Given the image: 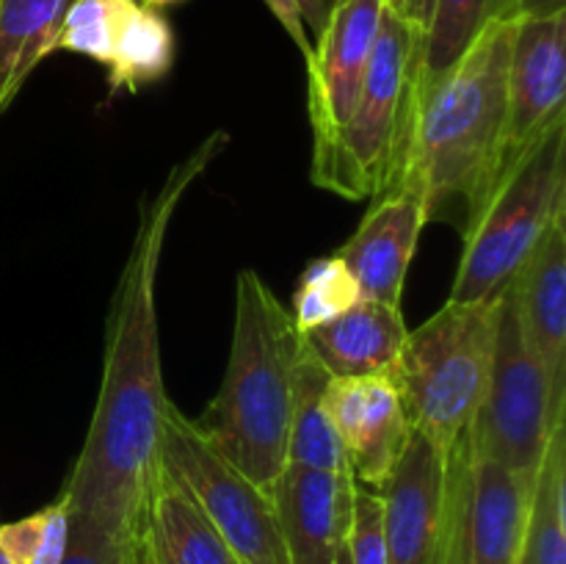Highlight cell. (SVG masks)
Here are the masks:
<instances>
[{"instance_id":"obj_10","label":"cell","mask_w":566,"mask_h":564,"mask_svg":"<svg viewBox=\"0 0 566 564\" xmlns=\"http://www.w3.org/2000/svg\"><path fill=\"white\" fill-rule=\"evenodd\" d=\"M385 0H332L307 61V108L315 149L335 142L352 116L379 33Z\"/></svg>"},{"instance_id":"obj_1","label":"cell","mask_w":566,"mask_h":564,"mask_svg":"<svg viewBox=\"0 0 566 564\" xmlns=\"http://www.w3.org/2000/svg\"><path fill=\"white\" fill-rule=\"evenodd\" d=\"M230 136L216 130L138 202L136 232L119 282L105 313V354L97 404L81 453L61 498L70 512V534L142 545V518L158 473L160 420L166 404L158 337L160 254L171 216L188 188L213 164Z\"/></svg>"},{"instance_id":"obj_35","label":"cell","mask_w":566,"mask_h":564,"mask_svg":"<svg viewBox=\"0 0 566 564\" xmlns=\"http://www.w3.org/2000/svg\"><path fill=\"white\" fill-rule=\"evenodd\" d=\"M0 564H11V562H9V558H6V556H3V551H0Z\"/></svg>"},{"instance_id":"obj_14","label":"cell","mask_w":566,"mask_h":564,"mask_svg":"<svg viewBox=\"0 0 566 564\" xmlns=\"http://www.w3.org/2000/svg\"><path fill=\"white\" fill-rule=\"evenodd\" d=\"M426 224L423 197L415 188L401 186L370 199L368 213L335 252L357 280L363 299L401 307L403 282Z\"/></svg>"},{"instance_id":"obj_31","label":"cell","mask_w":566,"mask_h":564,"mask_svg":"<svg viewBox=\"0 0 566 564\" xmlns=\"http://www.w3.org/2000/svg\"><path fill=\"white\" fill-rule=\"evenodd\" d=\"M329 0H298V9H302V20L307 33L318 36L321 28H324L326 14H329Z\"/></svg>"},{"instance_id":"obj_8","label":"cell","mask_w":566,"mask_h":564,"mask_svg":"<svg viewBox=\"0 0 566 564\" xmlns=\"http://www.w3.org/2000/svg\"><path fill=\"white\" fill-rule=\"evenodd\" d=\"M158 459L199 503L238 564H287L271 495L232 468L175 401L160 420Z\"/></svg>"},{"instance_id":"obj_3","label":"cell","mask_w":566,"mask_h":564,"mask_svg":"<svg viewBox=\"0 0 566 564\" xmlns=\"http://www.w3.org/2000/svg\"><path fill=\"white\" fill-rule=\"evenodd\" d=\"M302 348V332L269 282L254 269L238 271L224 379L202 418L193 424L210 446L265 495L274 492L287 468Z\"/></svg>"},{"instance_id":"obj_28","label":"cell","mask_w":566,"mask_h":564,"mask_svg":"<svg viewBox=\"0 0 566 564\" xmlns=\"http://www.w3.org/2000/svg\"><path fill=\"white\" fill-rule=\"evenodd\" d=\"M61 564H144V556L142 545L136 542H108L97 536L70 534Z\"/></svg>"},{"instance_id":"obj_18","label":"cell","mask_w":566,"mask_h":564,"mask_svg":"<svg viewBox=\"0 0 566 564\" xmlns=\"http://www.w3.org/2000/svg\"><path fill=\"white\" fill-rule=\"evenodd\" d=\"M144 564H238L199 503L160 464L142 518Z\"/></svg>"},{"instance_id":"obj_22","label":"cell","mask_w":566,"mask_h":564,"mask_svg":"<svg viewBox=\"0 0 566 564\" xmlns=\"http://www.w3.org/2000/svg\"><path fill=\"white\" fill-rule=\"evenodd\" d=\"M175 64V31L160 9L133 3L108 61L111 94H138L164 81Z\"/></svg>"},{"instance_id":"obj_23","label":"cell","mask_w":566,"mask_h":564,"mask_svg":"<svg viewBox=\"0 0 566 564\" xmlns=\"http://www.w3.org/2000/svg\"><path fill=\"white\" fill-rule=\"evenodd\" d=\"M495 20H520L517 0H434L423 33L418 81H431L457 64L473 39Z\"/></svg>"},{"instance_id":"obj_5","label":"cell","mask_w":566,"mask_h":564,"mask_svg":"<svg viewBox=\"0 0 566 564\" xmlns=\"http://www.w3.org/2000/svg\"><path fill=\"white\" fill-rule=\"evenodd\" d=\"M501 296L451 302L403 341L392 379L409 424L434 446L453 448L470 429L490 382Z\"/></svg>"},{"instance_id":"obj_7","label":"cell","mask_w":566,"mask_h":564,"mask_svg":"<svg viewBox=\"0 0 566 564\" xmlns=\"http://www.w3.org/2000/svg\"><path fill=\"white\" fill-rule=\"evenodd\" d=\"M564 420L566 398L553 393L545 368L525 346L514 291L509 285L501 293L490 382L468 429L470 446L481 457L495 459L534 481L553 429Z\"/></svg>"},{"instance_id":"obj_2","label":"cell","mask_w":566,"mask_h":564,"mask_svg":"<svg viewBox=\"0 0 566 564\" xmlns=\"http://www.w3.org/2000/svg\"><path fill=\"white\" fill-rule=\"evenodd\" d=\"M517 20H495L431 81H418L401 186L423 197L426 221L468 232L503 177L506 81Z\"/></svg>"},{"instance_id":"obj_26","label":"cell","mask_w":566,"mask_h":564,"mask_svg":"<svg viewBox=\"0 0 566 564\" xmlns=\"http://www.w3.org/2000/svg\"><path fill=\"white\" fill-rule=\"evenodd\" d=\"M70 545V512L64 498L28 518L0 525V551L11 564H61Z\"/></svg>"},{"instance_id":"obj_21","label":"cell","mask_w":566,"mask_h":564,"mask_svg":"<svg viewBox=\"0 0 566 564\" xmlns=\"http://www.w3.org/2000/svg\"><path fill=\"white\" fill-rule=\"evenodd\" d=\"M304 346V343H302ZM329 374L318 359L302 348L296 374V398H293L291 437H287V464H302L313 470L352 473L346 451L340 446L335 424L324 407V390Z\"/></svg>"},{"instance_id":"obj_17","label":"cell","mask_w":566,"mask_h":564,"mask_svg":"<svg viewBox=\"0 0 566 564\" xmlns=\"http://www.w3.org/2000/svg\"><path fill=\"white\" fill-rule=\"evenodd\" d=\"M409 330L401 307L359 299L337 318L304 332L302 343L332 379L392 376Z\"/></svg>"},{"instance_id":"obj_32","label":"cell","mask_w":566,"mask_h":564,"mask_svg":"<svg viewBox=\"0 0 566 564\" xmlns=\"http://www.w3.org/2000/svg\"><path fill=\"white\" fill-rule=\"evenodd\" d=\"M385 3L387 9L398 11V14H403L409 20V3H412V0H385Z\"/></svg>"},{"instance_id":"obj_6","label":"cell","mask_w":566,"mask_h":564,"mask_svg":"<svg viewBox=\"0 0 566 564\" xmlns=\"http://www.w3.org/2000/svg\"><path fill=\"white\" fill-rule=\"evenodd\" d=\"M566 210V116L553 122L497 180L484 208L464 232V252L451 302H492L501 296L551 221Z\"/></svg>"},{"instance_id":"obj_30","label":"cell","mask_w":566,"mask_h":564,"mask_svg":"<svg viewBox=\"0 0 566 564\" xmlns=\"http://www.w3.org/2000/svg\"><path fill=\"white\" fill-rule=\"evenodd\" d=\"M566 14V0H517L520 20H539V17Z\"/></svg>"},{"instance_id":"obj_15","label":"cell","mask_w":566,"mask_h":564,"mask_svg":"<svg viewBox=\"0 0 566 564\" xmlns=\"http://www.w3.org/2000/svg\"><path fill=\"white\" fill-rule=\"evenodd\" d=\"M352 473L287 464L276 481V523L285 542L287 564H335L346 545L354 501Z\"/></svg>"},{"instance_id":"obj_4","label":"cell","mask_w":566,"mask_h":564,"mask_svg":"<svg viewBox=\"0 0 566 564\" xmlns=\"http://www.w3.org/2000/svg\"><path fill=\"white\" fill-rule=\"evenodd\" d=\"M423 31L385 9L352 116L335 142L313 149V182L352 202L401 188L412 133Z\"/></svg>"},{"instance_id":"obj_27","label":"cell","mask_w":566,"mask_h":564,"mask_svg":"<svg viewBox=\"0 0 566 564\" xmlns=\"http://www.w3.org/2000/svg\"><path fill=\"white\" fill-rule=\"evenodd\" d=\"M346 547L352 564H387L385 501L376 490L359 484L354 487Z\"/></svg>"},{"instance_id":"obj_29","label":"cell","mask_w":566,"mask_h":564,"mask_svg":"<svg viewBox=\"0 0 566 564\" xmlns=\"http://www.w3.org/2000/svg\"><path fill=\"white\" fill-rule=\"evenodd\" d=\"M263 3L269 6L271 14L280 20V25L285 28V33L293 39V44H296L298 53H302L304 64H307V61L313 59V39H310L307 28H304L298 0H263Z\"/></svg>"},{"instance_id":"obj_16","label":"cell","mask_w":566,"mask_h":564,"mask_svg":"<svg viewBox=\"0 0 566 564\" xmlns=\"http://www.w3.org/2000/svg\"><path fill=\"white\" fill-rule=\"evenodd\" d=\"M512 291L525 346L545 368L553 393L566 398V210L551 221Z\"/></svg>"},{"instance_id":"obj_9","label":"cell","mask_w":566,"mask_h":564,"mask_svg":"<svg viewBox=\"0 0 566 564\" xmlns=\"http://www.w3.org/2000/svg\"><path fill=\"white\" fill-rule=\"evenodd\" d=\"M534 481L473 451L464 431L448 451L440 564H517Z\"/></svg>"},{"instance_id":"obj_25","label":"cell","mask_w":566,"mask_h":564,"mask_svg":"<svg viewBox=\"0 0 566 564\" xmlns=\"http://www.w3.org/2000/svg\"><path fill=\"white\" fill-rule=\"evenodd\" d=\"M133 3L136 0H72L55 33L53 53L66 50L108 66L119 28Z\"/></svg>"},{"instance_id":"obj_11","label":"cell","mask_w":566,"mask_h":564,"mask_svg":"<svg viewBox=\"0 0 566 564\" xmlns=\"http://www.w3.org/2000/svg\"><path fill=\"white\" fill-rule=\"evenodd\" d=\"M324 407L359 487L379 492L412 435L401 390L392 376H354L326 382Z\"/></svg>"},{"instance_id":"obj_33","label":"cell","mask_w":566,"mask_h":564,"mask_svg":"<svg viewBox=\"0 0 566 564\" xmlns=\"http://www.w3.org/2000/svg\"><path fill=\"white\" fill-rule=\"evenodd\" d=\"M138 3L149 6V9H164V6H175V3H182V0H138Z\"/></svg>"},{"instance_id":"obj_24","label":"cell","mask_w":566,"mask_h":564,"mask_svg":"<svg viewBox=\"0 0 566 564\" xmlns=\"http://www.w3.org/2000/svg\"><path fill=\"white\" fill-rule=\"evenodd\" d=\"M359 299L363 293H359L357 280L337 254L315 258L298 276L291 310L293 324L304 335V332L352 310Z\"/></svg>"},{"instance_id":"obj_13","label":"cell","mask_w":566,"mask_h":564,"mask_svg":"<svg viewBox=\"0 0 566 564\" xmlns=\"http://www.w3.org/2000/svg\"><path fill=\"white\" fill-rule=\"evenodd\" d=\"M448 451L412 429L396 470L379 490L385 501L387 564L442 562Z\"/></svg>"},{"instance_id":"obj_34","label":"cell","mask_w":566,"mask_h":564,"mask_svg":"<svg viewBox=\"0 0 566 564\" xmlns=\"http://www.w3.org/2000/svg\"><path fill=\"white\" fill-rule=\"evenodd\" d=\"M335 564H352V558H348V547L343 545L340 553H337V562Z\"/></svg>"},{"instance_id":"obj_12","label":"cell","mask_w":566,"mask_h":564,"mask_svg":"<svg viewBox=\"0 0 566 564\" xmlns=\"http://www.w3.org/2000/svg\"><path fill=\"white\" fill-rule=\"evenodd\" d=\"M506 103L503 166L509 169L553 122L566 116V14L517 20Z\"/></svg>"},{"instance_id":"obj_19","label":"cell","mask_w":566,"mask_h":564,"mask_svg":"<svg viewBox=\"0 0 566 564\" xmlns=\"http://www.w3.org/2000/svg\"><path fill=\"white\" fill-rule=\"evenodd\" d=\"M72 0H0V114L14 103L31 72L53 55Z\"/></svg>"},{"instance_id":"obj_20","label":"cell","mask_w":566,"mask_h":564,"mask_svg":"<svg viewBox=\"0 0 566 564\" xmlns=\"http://www.w3.org/2000/svg\"><path fill=\"white\" fill-rule=\"evenodd\" d=\"M517 564H566V420L553 429L534 476Z\"/></svg>"}]
</instances>
